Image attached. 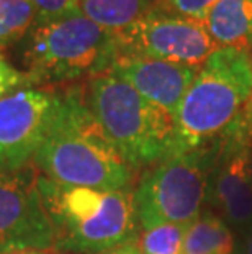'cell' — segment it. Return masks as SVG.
I'll list each match as a JSON object with an SVG mask.
<instances>
[{"label":"cell","mask_w":252,"mask_h":254,"mask_svg":"<svg viewBox=\"0 0 252 254\" xmlns=\"http://www.w3.org/2000/svg\"><path fill=\"white\" fill-rule=\"evenodd\" d=\"M33 166L54 182L103 190L133 189L135 179L133 167L90 112L82 87L61 92L56 117Z\"/></svg>","instance_id":"1"},{"label":"cell","mask_w":252,"mask_h":254,"mask_svg":"<svg viewBox=\"0 0 252 254\" xmlns=\"http://www.w3.org/2000/svg\"><path fill=\"white\" fill-rule=\"evenodd\" d=\"M251 115V53L218 48L198 69L179 107L174 153L210 149Z\"/></svg>","instance_id":"2"},{"label":"cell","mask_w":252,"mask_h":254,"mask_svg":"<svg viewBox=\"0 0 252 254\" xmlns=\"http://www.w3.org/2000/svg\"><path fill=\"white\" fill-rule=\"evenodd\" d=\"M36 184L54 235V251L101 254L135 243L139 223L133 189L103 190L67 186L40 172Z\"/></svg>","instance_id":"3"},{"label":"cell","mask_w":252,"mask_h":254,"mask_svg":"<svg viewBox=\"0 0 252 254\" xmlns=\"http://www.w3.org/2000/svg\"><path fill=\"white\" fill-rule=\"evenodd\" d=\"M99 125L123 156L139 171L174 153L175 122L113 72L94 75L84 89Z\"/></svg>","instance_id":"4"},{"label":"cell","mask_w":252,"mask_h":254,"mask_svg":"<svg viewBox=\"0 0 252 254\" xmlns=\"http://www.w3.org/2000/svg\"><path fill=\"white\" fill-rule=\"evenodd\" d=\"M21 41V63L35 85L71 82L108 72L118 55L115 35L82 12L36 21Z\"/></svg>","instance_id":"5"},{"label":"cell","mask_w":252,"mask_h":254,"mask_svg":"<svg viewBox=\"0 0 252 254\" xmlns=\"http://www.w3.org/2000/svg\"><path fill=\"white\" fill-rule=\"evenodd\" d=\"M213 151L172 153L146 167L133 197L139 226L177 223L189 226L208 198Z\"/></svg>","instance_id":"6"},{"label":"cell","mask_w":252,"mask_h":254,"mask_svg":"<svg viewBox=\"0 0 252 254\" xmlns=\"http://www.w3.org/2000/svg\"><path fill=\"white\" fill-rule=\"evenodd\" d=\"M118 55L160 59L202 67L218 50L200 20L185 17L160 2L115 35Z\"/></svg>","instance_id":"7"},{"label":"cell","mask_w":252,"mask_h":254,"mask_svg":"<svg viewBox=\"0 0 252 254\" xmlns=\"http://www.w3.org/2000/svg\"><path fill=\"white\" fill-rule=\"evenodd\" d=\"M59 102L61 92L50 87H23L0 97V174L31 166Z\"/></svg>","instance_id":"8"},{"label":"cell","mask_w":252,"mask_h":254,"mask_svg":"<svg viewBox=\"0 0 252 254\" xmlns=\"http://www.w3.org/2000/svg\"><path fill=\"white\" fill-rule=\"evenodd\" d=\"M252 115L211 148L208 198L233 230L248 235L252 230V184L248 167V144Z\"/></svg>","instance_id":"9"},{"label":"cell","mask_w":252,"mask_h":254,"mask_svg":"<svg viewBox=\"0 0 252 254\" xmlns=\"http://www.w3.org/2000/svg\"><path fill=\"white\" fill-rule=\"evenodd\" d=\"M35 166L0 174V254L54 250V235L43 207Z\"/></svg>","instance_id":"10"},{"label":"cell","mask_w":252,"mask_h":254,"mask_svg":"<svg viewBox=\"0 0 252 254\" xmlns=\"http://www.w3.org/2000/svg\"><path fill=\"white\" fill-rule=\"evenodd\" d=\"M198 69L160 59L120 55L115 58L108 72L126 80L139 95L164 110L175 122L179 107Z\"/></svg>","instance_id":"11"},{"label":"cell","mask_w":252,"mask_h":254,"mask_svg":"<svg viewBox=\"0 0 252 254\" xmlns=\"http://www.w3.org/2000/svg\"><path fill=\"white\" fill-rule=\"evenodd\" d=\"M203 25L218 48L252 51V0H216Z\"/></svg>","instance_id":"12"},{"label":"cell","mask_w":252,"mask_h":254,"mask_svg":"<svg viewBox=\"0 0 252 254\" xmlns=\"http://www.w3.org/2000/svg\"><path fill=\"white\" fill-rule=\"evenodd\" d=\"M182 254H236L234 231L218 213L202 212L187 226Z\"/></svg>","instance_id":"13"},{"label":"cell","mask_w":252,"mask_h":254,"mask_svg":"<svg viewBox=\"0 0 252 254\" xmlns=\"http://www.w3.org/2000/svg\"><path fill=\"white\" fill-rule=\"evenodd\" d=\"M159 3V0H79L80 12L111 35L120 33Z\"/></svg>","instance_id":"14"},{"label":"cell","mask_w":252,"mask_h":254,"mask_svg":"<svg viewBox=\"0 0 252 254\" xmlns=\"http://www.w3.org/2000/svg\"><path fill=\"white\" fill-rule=\"evenodd\" d=\"M31 0H0V50L21 41L36 23Z\"/></svg>","instance_id":"15"},{"label":"cell","mask_w":252,"mask_h":254,"mask_svg":"<svg viewBox=\"0 0 252 254\" xmlns=\"http://www.w3.org/2000/svg\"><path fill=\"white\" fill-rule=\"evenodd\" d=\"M187 226L155 223L139 226L135 245L141 254H182Z\"/></svg>","instance_id":"16"},{"label":"cell","mask_w":252,"mask_h":254,"mask_svg":"<svg viewBox=\"0 0 252 254\" xmlns=\"http://www.w3.org/2000/svg\"><path fill=\"white\" fill-rule=\"evenodd\" d=\"M23 87H35L30 74L15 67L5 51L0 50V97Z\"/></svg>","instance_id":"17"},{"label":"cell","mask_w":252,"mask_h":254,"mask_svg":"<svg viewBox=\"0 0 252 254\" xmlns=\"http://www.w3.org/2000/svg\"><path fill=\"white\" fill-rule=\"evenodd\" d=\"M31 3L38 13L36 21H51L80 12L79 0H31Z\"/></svg>","instance_id":"18"},{"label":"cell","mask_w":252,"mask_h":254,"mask_svg":"<svg viewBox=\"0 0 252 254\" xmlns=\"http://www.w3.org/2000/svg\"><path fill=\"white\" fill-rule=\"evenodd\" d=\"M160 2L177 13L203 21L206 12L216 0H160Z\"/></svg>","instance_id":"19"},{"label":"cell","mask_w":252,"mask_h":254,"mask_svg":"<svg viewBox=\"0 0 252 254\" xmlns=\"http://www.w3.org/2000/svg\"><path fill=\"white\" fill-rule=\"evenodd\" d=\"M101 254H141L138 251V248L135 243H126V245H121L118 248H113V250L110 251H105Z\"/></svg>","instance_id":"20"},{"label":"cell","mask_w":252,"mask_h":254,"mask_svg":"<svg viewBox=\"0 0 252 254\" xmlns=\"http://www.w3.org/2000/svg\"><path fill=\"white\" fill-rule=\"evenodd\" d=\"M243 254H252V230L249 231L248 235H244Z\"/></svg>","instance_id":"21"},{"label":"cell","mask_w":252,"mask_h":254,"mask_svg":"<svg viewBox=\"0 0 252 254\" xmlns=\"http://www.w3.org/2000/svg\"><path fill=\"white\" fill-rule=\"evenodd\" d=\"M5 254H61L54 250L50 251H40V250H28V251H12V253H5Z\"/></svg>","instance_id":"22"},{"label":"cell","mask_w":252,"mask_h":254,"mask_svg":"<svg viewBox=\"0 0 252 254\" xmlns=\"http://www.w3.org/2000/svg\"><path fill=\"white\" fill-rule=\"evenodd\" d=\"M248 167H249V179L252 184V131H251V138L248 144Z\"/></svg>","instance_id":"23"}]
</instances>
